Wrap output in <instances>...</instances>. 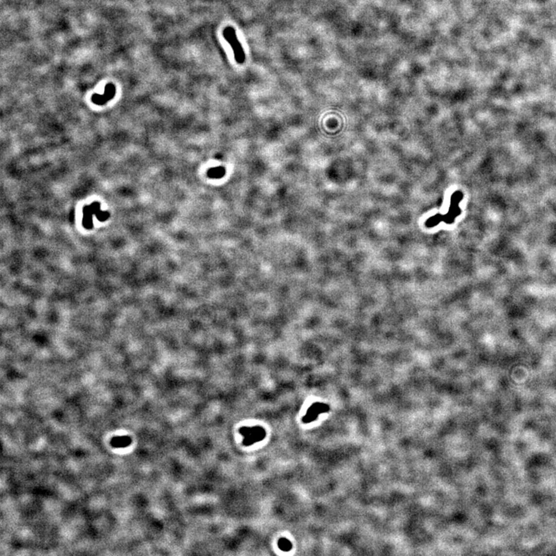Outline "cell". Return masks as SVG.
<instances>
[{
  "label": "cell",
  "mask_w": 556,
  "mask_h": 556,
  "mask_svg": "<svg viewBox=\"0 0 556 556\" xmlns=\"http://www.w3.org/2000/svg\"><path fill=\"white\" fill-rule=\"evenodd\" d=\"M223 35L226 41L229 43L234 54V58L237 64H243L246 60L244 50L243 48L241 43L237 39V33L235 29L232 27H226L223 31Z\"/></svg>",
  "instance_id": "6da1fadb"
},
{
  "label": "cell",
  "mask_w": 556,
  "mask_h": 556,
  "mask_svg": "<svg viewBox=\"0 0 556 556\" xmlns=\"http://www.w3.org/2000/svg\"><path fill=\"white\" fill-rule=\"evenodd\" d=\"M224 174H225V170L221 166L212 168V169H209L208 172V176L211 177L212 179H220L221 177L224 176Z\"/></svg>",
  "instance_id": "7a4b0ae2"
}]
</instances>
